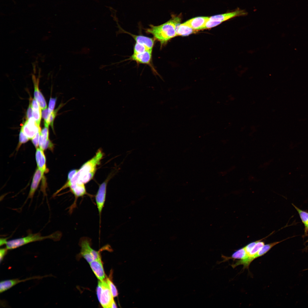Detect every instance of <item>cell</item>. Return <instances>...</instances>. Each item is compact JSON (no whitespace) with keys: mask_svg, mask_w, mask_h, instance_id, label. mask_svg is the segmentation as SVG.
Here are the masks:
<instances>
[{"mask_svg":"<svg viewBox=\"0 0 308 308\" xmlns=\"http://www.w3.org/2000/svg\"><path fill=\"white\" fill-rule=\"evenodd\" d=\"M104 153L101 149H99L95 155L90 159L84 163L70 180H67L64 185L66 188L72 184H85L93 178L96 171L97 166L103 159Z\"/></svg>","mask_w":308,"mask_h":308,"instance_id":"6da1fadb","label":"cell"},{"mask_svg":"<svg viewBox=\"0 0 308 308\" xmlns=\"http://www.w3.org/2000/svg\"><path fill=\"white\" fill-rule=\"evenodd\" d=\"M180 21V18L173 16L171 19L161 25H149V27L145 29V32L152 34L154 38L159 42L162 46L170 39L177 36L176 27Z\"/></svg>","mask_w":308,"mask_h":308,"instance_id":"7a4b0ae2","label":"cell"},{"mask_svg":"<svg viewBox=\"0 0 308 308\" xmlns=\"http://www.w3.org/2000/svg\"><path fill=\"white\" fill-rule=\"evenodd\" d=\"M61 235L60 233L58 232L46 236H42L40 233L30 234L25 237L7 241L5 245L6 247L8 250H12L29 243L42 240L46 239L57 241L59 239Z\"/></svg>","mask_w":308,"mask_h":308,"instance_id":"3957f363","label":"cell"},{"mask_svg":"<svg viewBox=\"0 0 308 308\" xmlns=\"http://www.w3.org/2000/svg\"><path fill=\"white\" fill-rule=\"evenodd\" d=\"M79 245L81 247L80 254L81 256L90 263L101 257L99 251H96L91 246V240L89 237H84L80 238Z\"/></svg>","mask_w":308,"mask_h":308,"instance_id":"277c9868","label":"cell"},{"mask_svg":"<svg viewBox=\"0 0 308 308\" xmlns=\"http://www.w3.org/2000/svg\"><path fill=\"white\" fill-rule=\"evenodd\" d=\"M108 178L106 179L99 186L95 196V200L99 217L100 226L101 222V214L105 202L107 187Z\"/></svg>","mask_w":308,"mask_h":308,"instance_id":"5b68a950","label":"cell"},{"mask_svg":"<svg viewBox=\"0 0 308 308\" xmlns=\"http://www.w3.org/2000/svg\"><path fill=\"white\" fill-rule=\"evenodd\" d=\"M102 282V291L99 301L104 308H110V305L114 300V297L105 279Z\"/></svg>","mask_w":308,"mask_h":308,"instance_id":"8992f818","label":"cell"},{"mask_svg":"<svg viewBox=\"0 0 308 308\" xmlns=\"http://www.w3.org/2000/svg\"><path fill=\"white\" fill-rule=\"evenodd\" d=\"M29 139H32L37 133L41 131L33 117L27 120L21 129Z\"/></svg>","mask_w":308,"mask_h":308,"instance_id":"52a82bcc","label":"cell"},{"mask_svg":"<svg viewBox=\"0 0 308 308\" xmlns=\"http://www.w3.org/2000/svg\"><path fill=\"white\" fill-rule=\"evenodd\" d=\"M247 14V12L244 10L238 9L231 12L210 17H209V20L222 23L231 18L237 17L245 16Z\"/></svg>","mask_w":308,"mask_h":308,"instance_id":"ba28073f","label":"cell"},{"mask_svg":"<svg viewBox=\"0 0 308 308\" xmlns=\"http://www.w3.org/2000/svg\"><path fill=\"white\" fill-rule=\"evenodd\" d=\"M48 276H37L31 277L25 279L19 280L18 279H13L6 280L1 281L0 282V293H1L7 290L13 286L20 282L25 281L32 279H41Z\"/></svg>","mask_w":308,"mask_h":308,"instance_id":"9c48e42d","label":"cell"},{"mask_svg":"<svg viewBox=\"0 0 308 308\" xmlns=\"http://www.w3.org/2000/svg\"><path fill=\"white\" fill-rule=\"evenodd\" d=\"M48 127H45L41 130L40 133L39 147L44 151L47 149L52 151L54 145L49 138Z\"/></svg>","mask_w":308,"mask_h":308,"instance_id":"30bf717a","label":"cell"},{"mask_svg":"<svg viewBox=\"0 0 308 308\" xmlns=\"http://www.w3.org/2000/svg\"><path fill=\"white\" fill-rule=\"evenodd\" d=\"M39 76L36 78L35 75L32 74V79L34 88V98L37 102L42 110L47 108L46 102L43 95L39 90L38 88Z\"/></svg>","mask_w":308,"mask_h":308,"instance_id":"8fae6325","label":"cell"},{"mask_svg":"<svg viewBox=\"0 0 308 308\" xmlns=\"http://www.w3.org/2000/svg\"><path fill=\"white\" fill-rule=\"evenodd\" d=\"M89 264L92 270L98 279L101 281L104 280L106 275L101 257Z\"/></svg>","mask_w":308,"mask_h":308,"instance_id":"7c38bea8","label":"cell"},{"mask_svg":"<svg viewBox=\"0 0 308 308\" xmlns=\"http://www.w3.org/2000/svg\"><path fill=\"white\" fill-rule=\"evenodd\" d=\"M209 18V17H196L186 21L184 23L196 31L203 29L205 23Z\"/></svg>","mask_w":308,"mask_h":308,"instance_id":"4fadbf2b","label":"cell"},{"mask_svg":"<svg viewBox=\"0 0 308 308\" xmlns=\"http://www.w3.org/2000/svg\"><path fill=\"white\" fill-rule=\"evenodd\" d=\"M152 51L147 50L142 53L134 54L131 55L130 59L139 64L151 65L152 61Z\"/></svg>","mask_w":308,"mask_h":308,"instance_id":"5bb4252c","label":"cell"},{"mask_svg":"<svg viewBox=\"0 0 308 308\" xmlns=\"http://www.w3.org/2000/svg\"><path fill=\"white\" fill-rule=\"evenodd\" d=\"M44 175L39 169L38 168L36 169L33 178L28 199L33 198L41 179L44 178Z\"/></svg>","mask_w":308,"mask_h":308,"instance_id":"9a60e30c","label":"cell"},{"mask_svg":"<svg viewBox=\"0 0 308 308\" xmlns=\"http://www.w3.org/2000/svg\"><path fill=\"white\" fill-rule=\"evenodd\" d=\"M125 33L131 35L134 39L136 43L143 45L146 47L149 50L152 51L155 39L141 35H135L127 32L124 31Z\"/></svg>","mask_w":308,"mask_h":308,"instance_id":"2e32d148","label":"cell"},{"mask_svg":"<svg viewBox=\"0 0 308 308\" xmlns=\"http://www.w3.org/2000/svg\"><path fill=\"white\" fill-rule=\"evenodd\" d=\"M36 149L35 158L37 168L44 174L48 171L46 167V157L43 150L39 147Z\"/></svg>","mask_w":308,"mask_h":308,"instance_id":"e0dca14e","label":"cell"},{"mask_svg":"<svg viewBox=\"0 0 308 308\" xmlns=\"http://www.w3.org/2000/svg\"><path fill=\"white\" fill-rule=\"evenodd\" d=\"M31 104L33 109V117L37 124L40 126L42 116L41 109L35 98L32 100Z\"/></svg>","mask_w":308,"mask_h":308,"instance_id":"ac0fdd59","label":"cell"},{"mask_svg":"<svg viewBox=\"0 0 308 308\" xmlns=\"http://www.w3.org/2000/svg\"><path fill=\"white\" fill-rule=\"evenodd\" d=\"M248 257V255L244 247L235 251L230 257H228L222 255V257L224 260L222 261L219 262V264L226 261L230 259L242 260Z\"/></svg>","mask_w":308,"mask_h":308,"instance_id":"d6986e66","label":"cell"},{"mask_svg":"<svg viewBox=\"0 0 308 308\" xmlns=\"http://www.w3.org/2000/svg\"><path fill=\"white\" fill-rule=\"evenodd\" d=\"M176 31L177 36L181 35L186 36L194 33L196 31L188 26L184 23L177 24L176 27Z\"/></svg>","mask_w":308,"mask_h":308,"instance_id":"ffe728a7","label":"cell"},{"mask_svg":"<svg viewBox=\"0 0 308 308\" xmlns=\"http://www.w3.org/2000/svg\"><path fill=\"white\" fill-rule=\"evenodd\" d=\"M289 238L282 240L281 241L276 242H274L270 244L264 245L258 251L256 254L252 257H250V259L252 261L255 259L261 257L267 253L276 244L284 241Z\"/></svg>","mask_w":308,"mask_h":308,"instance_id":"44dd1931","label":"cell"},{"mask_svg":"<svg viewBox=\"0 0 308 308\" xmlns=\"http://www.w3.org/2000/svg\"><path fill=\"white\" fill-rule=\"evenodd\" d=\"M292 204L297 211L302 222L304 224L308 221V212L301 210L293 204Z\"/></svg>","mask_w":308,"mask_h":308,"instance_id":"7402d4cb","label":"cell"},{"mask_svg":"<svg viewBox=\"0 0 308 308\" xmlns=\"http://www.w3.org/2000/svg\"><path fill=\"white\" fill-rule=\"evenodd\" d=\"M262 239L259 240L258 241L248 254V257H251L253 256L257 253L260 249L265 245L264 242L261 241Z\"/></svg>","mask_w":308,"mask_h":308,"instance_id":"603a6c76","label":"cell"},{"mask_svg":"<svg viewBox=\"0 0 308 308\" xmlns=\"http://www.w3.org/2000/svg\"><path fill=\"white\" fill-rule=\"evenodd\" d=\"M64 104H61L59 105L58 108L54 110L50 115L47 122L48 125L49 126L50 125L52 128L53 129V122L54 119L57 115V113L58 110L62 107Z\"/></svg>","mask_w":308,"mask_h":308,"instance_id":"cb8c5ba5","label":"cell"},{"mask_svg":"<svg viewBox=\"0 0 308 308\" xmlns=\"http://www.w3.org/2000/svg\"><path fill=\"white\" fill-rule=\"evenodd\" d=\"M147 50H149L145 46L136 42L134 47L133 54H137L142 53Z\"/></svg>","mask_w":308,"mask_h":308,"instance_id":"d4e9b609","label":"cell"},{"mask_svg":"<svg viewBox=\"0 0 308 308\" xmlns=\"http://www.w3.org/2000/svg\"><path fill=\"white\" fill-rule=\"evenodd\" d=\"M29 139L25 134L23 131L21 129L19 137V142L17 147V150H18L22 144L27 142Z\"/></svg>","mask_w":308,"mask_h":308,"instance_id":"484cf974","label":"cell"},{"mask_svg":"<svg viewBox=\"0 0 308 308\" xmlns=\"http://www.w3.org/2000/svg\"><path fill=\"white\" fill-rule=\"evenodd\" d=\"M106 282L108 285L114 297H117L118 295V292L116 287L112 282L110 279L107 278Z\"/></svg>","mask_w":308,"mask_h":308,"instance_id":"4316f807","label":"cell"},{"mask_svg":"<svg viewBox=\"0 0 308 308\" xmlns=\"http://www.w3.org/2000/svg\"><path fill=\"white\" fill-rule=\"evenodd\" d=\"M50 114L48 112V109L47 108L42 110V116L44 119L45 126L48 127L49 125H48L47 122Z\"/></svg>","mask_w":308,"mask_h":308,"instance_id":"83f0119b","label":"cell"},{"mask_svg":"<svg viewBox=\"0 0 308 308\" xmlns=\"http://www.w3.org/2000/svg\"><path fill=\"white\" fill-rule=\"evenodd\" d=\"M221 23H222L219 21H210L209 19L206 23L203 29L213 27L218 25Z\"/></svg>","mask_w":308,"mask_h":308,"instance_id":"f1b7e54d","label":"cell"},{"mask_svg":"<svg viewBox=\"0 0 308 308\" xmlns=\"http://www.w3.org/2000/svg\"><path fill=\"white\" fill-rule=\"evenodd\" d=\"M57 100L56 98H50L48 107V111L49 113L50 114L54 110L56 102Z\"/></svg>","mask_w":308,"mask_h":308,"instance_id":"f546056e","label":"cell"},{"mask_svg":"<svg viewBox=\"0 0 308 308\" xmlns=\"http://www.w3.org/2000/svg\"><path fill=\"white\" fill-rule=\"evenodd\" d=\"M41 131H38L34 137L31 139L32 142L36 149L39 147V140Z\"/></svg>","mask_w":308,"mask_h":308,"instance_id":"4dcf8cb0","label":"cell"},{"mask_svg":"<svg viewBox=\"0 0 308 308\" xmlns=\"http://www.w3.org/2000/svg\"><path fill=\"white\" fill-rule=\"evenodd\" d=\"M258 241L259 240L251 242L244 247L245 250L248 255Z\"/></svg>","mask_w":308,"mask_h":308,"instance_id":"1f68e13d","label":"cell"},{"mask_svg":"<svg viewBox=\"0 0 308 308\" xmlns=\"http://www.w3.org/2000/svg\"><path fill=\"white\" fill-rule=\"evenodd\" d=\"M26 119H28L33 117V109L31 104L30 102L26 113Z\"/></svg>","mask_w":308,"mask_h":308,"instance_id":"d6a6232c","label":"cell"},{"mask_svg":"<svg viewBox=\"0 0 308 308\" xmlns=\"http://www.w3.org/2000/svg\"><path fill=\"white\" fill-rule=\"evenodd\" d=\"M8 250L6 248H1L0 249V262L1 263L5 256L7 254Z\"/></svg>","mask_w":308,"mask_h":308,"instance_id":"836d02e7","label":"cell"},{"mask_svg":"<svg viewBox=\"0 0 308 308\" xmlns=\"http://www.w3.org/2000/svg\"><path fill=\"white\" fill-rule=\"evenodd\" d=\"M7 241V239L6 238H1L0 240V246L5 244L6 242Z\"/></svg>","mask_w":308,"mask_h":308,"instance_id":"e575fe53","label":"cell"},{"mask_svg":"<svg viewBox=\"0 0 308 308\" xmlns=\"http://www.w3.org/2000/svg\"><path fill=\"white\" fill-rule=\"evenodd\" d=\"M304 225L305 226V233L307 234L308 232V221Z\"/></svg>","mask_w":308,"mask_h":308,"instance_id":"d590c367","label":"cell"},{"mask_svg":"<svg viewBox=\"0 0 308 308\" xmlns=\"http://www.w3.org/2000/svg\"><path fill=\"white\" fill-rule=\"evenodd\" d=\"M117 307L116 305L115 302L114 300L112 301L111 303L110 308H116Z\"/></svg>","mask_w":308,"mask_h":308,"instance_id":"8d00e7d4","label":"cell"},{"mask_svg":"<svg viewBox=\"0 0 308 308\" xmlns=\"http://www.w3.org/2000/svg\"><path fill=\"white\" fill-rule=\"evenodd\" d=\"M308 270V269L304 270H303V271L306 270Z\"/></svg>","mask_w":308,"mask_h":308,"instance_id":"74e56055","label":"cell"},{"mask_svg":"<svg viewBox=\"0 0 308 308\" xmlns=\"http://www.w3.org/2000/svg\"></svg>","mask_w":308,"mask_h":308,"instance_id":"f35d334b","label":"cell"}]
</instances>
